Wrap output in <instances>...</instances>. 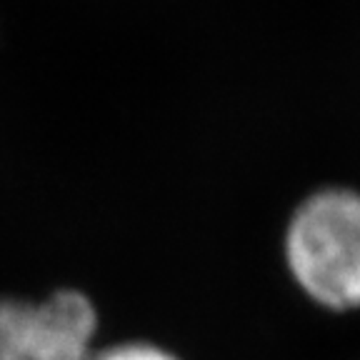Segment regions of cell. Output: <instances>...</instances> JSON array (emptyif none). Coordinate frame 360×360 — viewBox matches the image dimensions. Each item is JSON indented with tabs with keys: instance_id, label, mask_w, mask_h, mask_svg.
Instances as JSON below:
<instances>
[{
	"instance_id": "1",
	"label": "cell",
	"mask_w": 360,
	"mask_h": 360,
	"mask_svg": "<svg viewBox=\"0 0 360 360\" xmlns=\"http://www.w3.org/2000/svg\"><path fill=\"white\" fill-rule=\"evenodd\" d=\"M283 263L310 303L360 310V191L330 186L295 205L283 231Z\"/></svg>"
},
{
	"instance_id": "3",
	"label": "cell",
	"mask_w": 360,
	"mask_h": 360,
	"mask_svg": "<svg viewBox=\"0 0 360 360\" xmlns=\"http://www.w3.org/2000/svg\"><path fill=\"white\" fill-rule=\"evenodd\" d=\"M90 360H183L178 353L153 340L141 338H128V340H115V343H101Z\"/></svg>"
},
{
	"instance_id": "2",
	"label": "cell",
	"mask_w": 360,
	"mask_h": 360,
	"mask_svg": "<svg viewBox=\"0 0 360 360\" xmlns=\"http://www.w3.org/2000/svg\"><path fill=\"white\" fill-rule=\"evenodd\" d=\"M101 333V303L80 288L0 298V360H90Z\"/></svg>"
}]
</instances>
